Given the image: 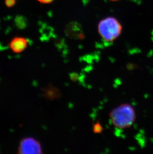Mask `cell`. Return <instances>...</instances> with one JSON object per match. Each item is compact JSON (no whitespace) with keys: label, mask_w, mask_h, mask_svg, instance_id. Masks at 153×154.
Masks as SVG:
<instances>
[{"label":"cell","mask_w":153,"mask_h":154,"mask_svg":"<svg viewBox=\"0 0 153 154\" xmlns=\"http://www.w3.org/2000/svg\"><path fill=\"white\" fill-rule=\"evenodd\" d=\"M4 3L6 7L8 8L13 7L16 4V0H5Z\"/></svg>","instance_id":"8992f818"},{"label":"cell","mask_w":153,"mask_h":154,"mask_svg":"<svg viewBox=\"0 0 153 154\" xmlns=\"http://www.w3.org/2000/svg\"><path fill=\"white\" fill-rule=\"evenodd\" d=\"M110 1L111 2H117L119 0H110Z\"/></svg>","instance_id":"ba28073f"},{"label":"cell","mask_w":153,"mask_h":154,"mask_svg":"<svg viewBox=\"0 0 153 154\" xmlns=\"http://www.w3.org/2000/svg\"><path fill=\"white\" fill-rule=\"evenodd\" d=\"M94 132L96 133H100L103 131V128L101 127V125L99 123H97L95 125H94V128H93Z\"/></svg>","instance_id":"5b68a950"},{"label":"cell","mask_w":153,"mask_h":154,"mask_svg":"<svg viewBox=\"0 0 153 154\" xmlns=\"http://www.w3.org/2000/svg\"><path fill=\"white\" fill-rule=\"evenodd\" d=\"M36 1L43 4H49L53 3L54 1H55V0H36Z\"/></svg>","instance_id":"52a82bcc"},{"label":"cell","mask_w":153,"mask_h":154,"mask_svg":"<svg viewBox=\"0 0 153 154\" xmlns=\"http://www.w3.org/2000/svg\"><path fill=\"white\" fill-rule=\"evenodd\" d=\"M29 42L26 38L22 36H16L10 41L9 47L10 50L16 54H20L26 50Z\"/></svg>","instance_id":"277c9868"},{"label":"cell","mask_w":153,"mask_h":154,"mask_svg":"<svg viewBox=\"0 0 153 154\" xmlns=\"http://www.w3.org/2000/svg\"><path fill=\"white\" fill-rule=\"evenodd\" d=\"M110 119L113 125L118 129L130 128L136 120V113L131 105L123 103L115 108L110 112Z\"/></svg>","instance_id":"6da1fadb"},{"label":"cell","mask_w":153,"mask_h":154,"mask_svg":"<svg viewBox=\"0 0 153 154\" xmlns=\"http://www.w3.org/2000/svg\"><path fill=\"white\" fill-rule=\"evenodd\" d=\"M123 27L119 20L112 16L104 17L98 25V32L106 42H112L119 37Z\"/></svg>","instance_id":"7a4b0ae2"},{"label":"cell","mask_w":153,"mask_h":154,"mask_svg":"<svg viewBox=\"0 0 153 154\" xmlns=\"http://www.w3.org/2000/svg\"><path fill=\"white\" fill-rule=\"evenodd\" d=\"M18 151L20 154H41L42 149L38 140L33 138H26L20 141Z\"/></svg>","instance_id":"3957f363"}]
</instances>
